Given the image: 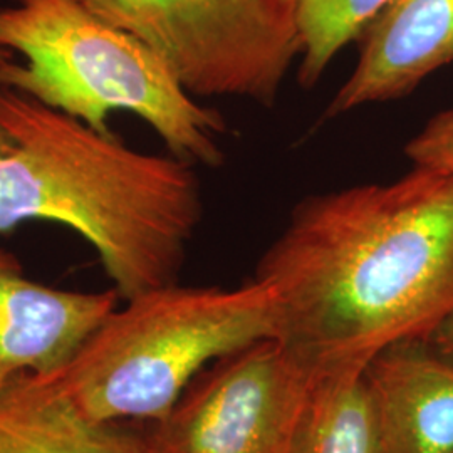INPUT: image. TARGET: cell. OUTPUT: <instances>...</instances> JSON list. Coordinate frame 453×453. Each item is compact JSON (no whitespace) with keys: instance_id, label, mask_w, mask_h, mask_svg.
Listing matches in <instances>:
<instances>
[{"instance_id":"cell-2","label":"cell","mask_w":453,"mask_h":453,"mask_svg":"<svg viewBox=\"0 0 453 453\" xmlns=\"http://www.w3.org/2000/svg\"><path fill=\"white\" fill-rule=\"evenodd\" d=\"M0 235L48 220L95 247L123 301L179 282L202 224L195 165L150 155L76 118L0 88Z\"/></svg>"},{"instance_id":"cell-10","label":"cell","mask_w":453,"mask_h":453,"mask_svg":"<svg viewBox=\"0 0 453 453\" xmlns=\"http://www.w3.org/2000/svg\"><path fill=\"white\" fill-rule=\"evenodd\" d=\"M0 453H148L145 435L84 420L12 385L0 395Z\"/></svg>"},{"instance_id":"cell-12","label":"cell","mask_w":453,"mask_h":453,"mask_svg":"<svg viewBox=\"0 0 453 453\" xmlns=\"http://www.w3.org/2000/svg\"><path fill=\"white\" fill-rule=\"evenodd\" d=\"M303 42L297 65L301 88L312 89L349 42L357 41L388 0H291Z\"/></svg>"},{"instance_id":"cell-9","label":"cell","mask_w":453,"mask_h":453,"mask_svg":"<svg viewBox=\"0 0 453 453\" xmlns=\"http://www.w3.org/2000/svg\"><path fill=\"white\" fill-rule=\"evenodd\" d=\"M381 453H453V361L428 340L381 349L363 370Z\"/></svg>"},{"instance_id":"cell-1","label":"cell","mask_w":453,"mask_h":453,"mask_svg":"<svg viewBox=\"0 0 453 453\" xmlns=\"http://www.w3.org/2000/svg\"><path fill=\"white\" fill-rule=\"evenodd\" d=\"M277 340L314 378L363 372L453 314V172L308 195L262 254Z\"/></svg>"},{"instance_id":"cell-5","label":"cell","mask_w":453,"mask_h":453,"mask_svg":"<svg viewBox=\"0 0 453 453\" xmlns=\"http://www.w3.org/2000/svg\"><path fill=\"white\" fill-rule=\"evenodd\" d=\"M138 37L195 97L273 108L303 52L291 0H80Z\"/></svg>"},{"instance_id":"cell-3","label":"cell","mask_w":453,"mask_h":453,"mask_svg":"<svg viewBox=\"0 0 453 453\" xmlns=\"http://www.w3.org/2000/svg\"><path fill=\"white\" fill-rule=\"evenodd\" d=\"M277 334L275 294L259 279L237 288L175 282L125 301L61 368L16 385L93 423L151 425L215 361Z\"/></svg>"},{"instance_id":"cell-15","label":"cell","mask_w":453,"mask_h":453,"mask_svg":"<svg viewBox=\"0 0 453 453\" xmlns=\"http://www.w3.org/2000/svg\"><path fill=\"white\" fill-rule=\"evenodd\" d=\"M12 146V142L9 138V134L5 133V130L0 127V157L5 155L9 151V148Z\"/></svg>"},{"instance_id":"cell-16","label":"cell","mask_w":453,"mask_h":453,"mask_svg":"<svg viewBox=\"0 0 453 453\" xmlns=\"http://www.w3.org/2000/svg\"><path fill=\"white\" fill-rule=\"evenodd\" d=\"M9 61H12V52L7 50V49L0 48V65H5Z\"/></svg>"},{"instance_id":"cell-4","label":"cell","mask_w":453,"mask_h":453,"mask_svg":"<svg viewBox=\"0 0 453 453\" xmlns=\"http://www.w3.org/2000/svg\"><path fill=\"white\" fill-rule=\"evenodd\" d=\"M0 48L24 63L0 65V88L80 119L103 134L116 110L142 118L180 160L226 163L224 116L196 101L162 58L80 0H7Z\"/></svg>"},{"instance_id":"cell-14","label":"cell","mask_w":453,"mask_h":453,"mask_svg":"<svg viewBox=\"0 0 453 453\" xmlns=\"http://www.w3.org/2000/svg\"><path fill=\"white\" fill-rule=\"evenodd\" d=\"M443 357L453 361V314L428 338Z\"/></svg>"},{"instance_id":"cell-7","label":"cell","mask_w":453,"mask_h":453,"mask_svg":"<svg viewBox=\"0 0 453 453\" xmlns=\"http://www.w3.org/2000/svg\"><path fill=\"white\" fill-rule=\"evenodd\" d=\"M116 289L65 291L33 280L0 249V395L17 380L56 372L118 308Z\"/></svg>"},{"instance_id":"cell-11","label":"cell","mask_w":453,"mask_h":453,"mask_svg":"<svg viewBox=\"0 0 453 453\" xmlns=\"http://www.w3.org/2000/svg\"><path fill=\"white\" fill-rule=\"evenodd\" d=\"M361 372L314 378L292 453H381Z\"/></svg>"},{"instance_id":"cell-13","label":"cell","mask_w":453,"mask_h":453,"mask_svg":"<svg viewBox=\"0 0 453 453\" xmlns=\"http://www.w3.org/2000/svg\"><path fill=\"white\" fill-rule=\"evenodd\" d=\"M405 157L413 168L453 172V110L432 116L406 143Z\"/></svg>"},{"instance_id":"cell-8","label":"cell","mask_w":453,"mask_h":453,"mask_svg":"<svg viewBox=\"0 0 453 453\" xmlns=\"http://www.w3.org/2000/svg\"><path fill=\"white\" fill-rule=\"evenodd\" d=\"M355 69L324 110L336 119L411 95L453 63V0H388L357 39Z\"/></svg>"},{"instance_id":"cell-6","label":"cell","mask_w":453,"mask_h":453,"mask_svg":"<svg viewBox=\"0 0 453 453\" xmlns=\"http://www.w3.org/2000/svg\"><path fill=\"white\" fill-rule=\"evenodd\" d=\"M314 376L262 341L215 361L145 435L148 453H292Z\"/></svg>"}]
</instances>
